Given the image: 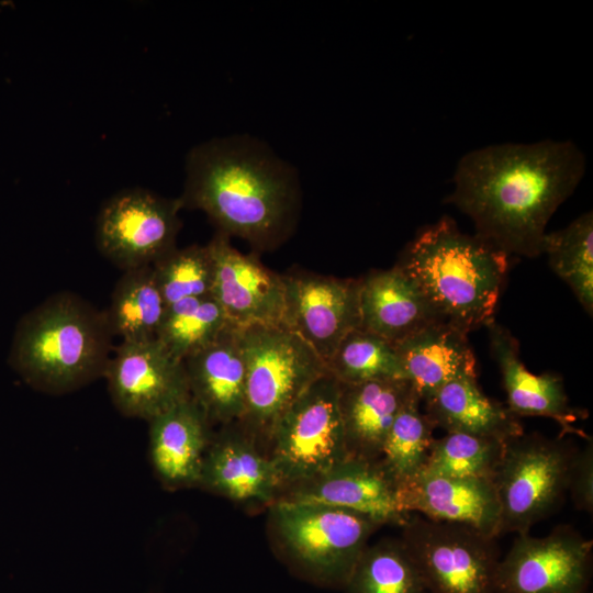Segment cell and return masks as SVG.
<instances>
[{
	"mask_svg": "<svg viewBox=\"0 0 593 593\" xmlns=\"http://www.w3.org/2000/svg\"><path fill=\"white\" fill-rule=\"evenodd\" d=\"M421 403V398L412 389L393 421L379 458L398 488L424 470L435 439V427L422 412Z\"/></svg>",
	"mask_w": 593,
	"mask_h": 593,
	"instance_id": "484cf974",
	"label": "cell"
},
{
	"mask_svg": "<svg viewBox=\"0 0 593 593\" xmlns=\"http://www.w3.org/2000/svg\"><path fill=\"white\" fill-rule=\"evenodd\" d=\"M467 335L435 322L394 345L405 379L422 401L454 378L477 373Z\"/></svg>",
	"mask_w": 593,
	"mask_h": 593,
	"instance_id": "cb8c5ba5",
	"label": "cell"
},
{
	"mask_svg": "<svg viewBox=\"0 0 593 593\" xmlns=\"http://www.w3.org/2000/svg\"><path fill=\"white\" fill-rule=\"evenodd\" d=\"M339 384L328 372L314 381L278 418L268 457L283 485L314 479L348 456L338 405Z\"/></svg>",
	"mask_w": 593,
	"mask_h": 593,
	"instance_id": "ba28073f",
	"label": "cell"
},
{
	"mask_svg": "<svg viewBox=\"0 0 593 593\" xmlns=\"http://www.w3.org/2000/svg\"><path fill=\"white\" fill-rule=\"evenodd\" d=\"M198 485L237 502H275L281 477L258 441L236 422L213 434Z\"/></svg>",
	"mask_w": 593,
	"mask_h": 593,
	"instance_id": "2e32d148",
	"label": "cell"
},
{
	"mask_svg": "<svg viewBox=\"0 0 593 593\" xmlns=\"http://www.w3.org/2000/svg\"><path fill=\"white\" fill-rule=\"evenodd\" d=\"M338 384L348 456L379 460L393 421L412 392L411 383L398 379Z\"/></svg>",
	"mask_w": 593,
	"mask_h": 593,
	"instance_id": "7402d4cb",
	"label": "cell"
},
{
	"mask_svg": "<svg viewBox=\"0 0 593 593\" xmlns=\"http://www.w3.org/2000/svg\"><path fill=\"white\" fill-rule=\"evenodd\" d=\"M326 369L344 384L406 380L394 345L360 327L345 336L326 362Z\"/></svg>",
	"mask_w": 593,
	"mask_h": 593,
	"instance_id": "f546056e",
	"label": "cell"
},
{
	"mask_svg": "<svg viewBox=\"0 0 593 593\" xmlns=\"http://www.w3.org/2000/svg\"><path fill=\"white\" fill-rule=\"evenodd\" d=\"M424 413L446 433H463L507 441L524 433L519 417L491 400L480 389L477 373H465L446 382L422 401Z\"/></svg>",
	"mask_w": 593,
	"mask_h": 593,
	"instance_id": "603a6c76",
	"label": "cell"
},
{
	"mask_svg": "<svg viewBox=\"0 0 593 593\" xmlns=\"http://www.w3.org/2000/svg\"><path fill=\"white\" fill-rule=\"evenodd\" d=\"M360 328L395 345L443 322L416 282L399 266L360 278Z\"/></svg>",
	"mask_w": 593,
	"mask_h": 593,
	"instance_id": "44dd1931",
	"label": "cell"
},
{
	"mask_svg": "<svg viewBox=\"0 0 593 593\" xmlns=\"http://www.w3.org/2000/svg\"><path fill=\"white\" fill-rule=\"evenodd\" d=\"M166 310L153 268L144 266L124 270L104 314L113 336L122 342H146L157 338Z\"/></svg>",
	"mask_w": 593,
	"mask_h": 593,
	"instance_id": "d4e9b609",
	"label": "cell"
},
{
	"mask_svg": "<svg viewBox=\"0 0 593 593\" xmlns=\"http://www.w3.org/2000/svg\"><path fill=\"white\" fill-rule=\"evenodd\" d=\"M593 541L569 525L542 537L517 535L500 559L494 593H586Z\"/></svg>",
	"mask_w": 593,
	"mask_h": 593,
	"instance_id": "8fae6325",
	"label": "cell"
},
{
	"mask_svg": "<svg viewBox=\"0 0 593 593\" xmlns=\"http://www.w3.org/2000/svg\"><path fill=\"white\" fill-rule=\"evenodd\" d=\"M206 246L214 266L211 295L228 322L237 328L282 325V273L266 267L255 254L240 253L232 246L230 237L220 232Z\"/></svg>",
	"mask_w": 593,
	"mask_h": 593,
	"instance_id": "5bb4252c",
	"label": "cell"
},
{
	"mask_svg": "<svg viewBox=\"0 0 593 593\" xmlns=\"http://www.w3.org/2000/svg\"><path fill=\"white\" fill-rule=\"evenodd\" d=\"M584 170L583 154L569 141L491 145L459 160L447 201L497 250L536 257L547 223Z\"/></svg>",
	"mask_w": 593,
	"mask_h": 593,
	"instance_id": "6da1fadb",
	"label": "cell"
},
{
	"mask_svg": "<svg viewBox=\"0 0 593 593\" xmlns=\"http://www.w3.org/2000/svg\"><path fill=\"white\" fill-rule=\"evenodd\" d=\"M246 362L244 414L238 422L257 441L268 436L284 411L318 378L325 362L283 325L239 328Z\"/></svg>",
	"mask_w": 593,
	"mask_h": 593,
	"instance_id": "8992f818",
	"label": "cell"
},
{
	"mask_svg": "<svg viewBox=\"0 0 593 593\" xmlns=\"http://www.w3.org/2000/svg\"><path fill=\"white\" fill-rule=\"evenodd\" d=\"M191 399L209 422H239L245 409L246 362L239 328L231 325L205 348L183 360Z\"/></svg>",
	"mask_w": 593,
	"mask_h": 593,
	"instance_id": "d6986e66",
	"label": "cell"
},
{
	"mask_svg": "<svg viewBox=\"0 0 593 593\" xmlns=\"http://www.w3.org/2000/svg\"><path fill=\"white\" fill-rule=\"evenodd\" d=\"M273 538L286 559L315 582L345 588L373 532L381 525L336 506L276 500Z\"/></svg>",
	"mask_w": 593,
	"mask_h": 593,
	"instance_id": "5b68a950",
	"label": "cell"
},
{
	"mask_svg": "<svg viewBox=\"0 0 593 593\" xmlns=\"http://www.w3.org/2000/svg\"><path fill=\"white\" fill-rule=\"evenodd\" d=\"M152 268L167 306L212 293L214 266L206 245L175 247L156 260Z\"/></svg>",
	"mask_w": 593,
	"mask_h": 593,
	"instance_id": "1f68e13d",
	"label": "cell"
},
{
	"mask_svg": "<svg viewBox=\"0 0 593 593\" xmlns=\"http://www.w3.org/2000/svg\"><path fill=\"white\" fill-rule=\"evenodd\" d=\"M282 325L301 337L325 362L351 331L360 327V279L304 270L282 273Z\"/></svg>",
	"mask_w": 593,
	"mask_h": 593,
	"instance_id": "7c38bea8",
	"label": "cell"
},
{
	"mask_svg": "<svg viewBox=\"0 0 593 593\" xmlns=\"http://www.w3.org/2000/svg\"><path fill=\"white\" fill-rule=\"evenodd\" d=\"M395 265L416 282L443 322L468 334L493 320L508 256L443 217L423 228Z\"/></svg>",
	"mask_w": 593,
	"mask_h": 593,
	"instance_id": "3957f363",
	"label": "cell"
},
{
	"mask_svg": "<svg viewBox=\"0 0 593 593\" xmlns=\"http://www.w3.org/2000/svg\"><path fill=\"white\" fill-rule=\"evenodd\" d=\"M182 208L203 211L217 232L254 250L278 248L294 232L301 188L293 166L249 135L219 137L188 154Z\"/></svg>",
	"mask_w": 593,
	"mask_h": 593,
	"instance_id": "7a4b0ae2",
	"label": "cell"
},
{
	"mask_svg": "<svg viewBox=\"0 0 593 593\" xmlns=\"http://www.w3.org/2000/svg\"><path fill=\"white\" fill-rule=\"evenodd\" d=\"M289 491L279 500L350 510L381 526H403L411 516L401 505L398 485L379 460L347 457L325 473L290 486Z\"/></svg>",
	"mask_w": 593,
	"mask_h": 593,
	"instance_id": "9a60e30c",
	"label": "cell"
},
{
	"mask_svg": "<svg viewBox=\"0 0 593 593\" xmlns=\"http://www.w3.org/2000/svg\"><path fill=\"white\" fill-rule=\"evenodd\" d=\"M112 337L104 312L74 293L59 292L20 320L9 362L31 387L67 393L103 377Z\"/></svg>",
	"mask_w": 593,
	"mask_h": 593,
	"instance_id": "277c9868",
	"label": "cell"
},
{
	"mask_svg": "<svg viewBox=\"0 0 593 593\" xmlns=\"http://www.w3.org/2000/svg\"><path fill=\"white\" fill-rule=\"evenodd\" d=\"M345 589L347 593H427L401 539L367 546Z\"/></svg>",
	"mask_w": 593,
	"mask_h": 593,
	"instance_id": "83f0119b",
	"label": "cell"
},
{
	"mask_svg": "<svg viewBox=\"0 0 593 593\" xmlns=\"http://www.w3.org/2000/svg\"><path fill=\"white\" fill-rule=\"evenodd\" d=\"M231 325L212 295L192 298L167 306L156 339L183 361L215 342Z\"/></svg>",
	"mask_w": 593,
	"mask_h": 593,
	"instance_id": "f1b7e54d",
	"label": "cell"
},
{
	"mask_svg": "<svg viewBox=\"0 0 593 593\" xmlns=\"http://www.w3.org/2000/svg\"><path fill=\"white\" fill-rule=\"evenodd\" d=\"M399 499L409 514L500 536V504L492 480L421 472L399 488Z\"/></svg>",
	"mask_w": 593,
	"mask_h": 593,
	"instance_id": "e0dca14e",
	"label": "cell"
},
{
	"mask_svg": "<svg viewBox=\"0 0 593 593\" xmlns=\"http://www.w3.org/2000/svg\"><path fill=\"white\" fill-rule=\"evenodd\" d=\"M181 209L179 198H165L147 189L118 192L98 214L97 247L123 270L152 266L176 247Z\"/></svg>",
	"mask_w": 593,
	"mask_h": 593,
	"instance_id": "30bf717a",
	"label": "cell"
},
{
	"mask_svg": "<svg viewBox=\"0 0 593 593\" xmlns=\"http://www.w3.org/2000/svg\"><path fill=\"white\" fill-rule=\"evenodd\" d=\"M506 441L463 433H446L435 438L422 472L492 480L502 460Z\"/></svg>",
	"mask_w": 593,
	"mask_h": 593,
	"instance_id": "4dcf8cb0",
	"label": "cell"
},
{
	"mask_svg": "<svg viewBox=\"0 0 593 593\" xmlns=\"http://www.w3.org/2000/svg\"><path fill=\"white\" fill-rule=\"evenodd\" d=\"M575 449L559 436L522 434L506 441L493 483L499 499L500 535L529 533L567 495L568 471Z\"/></svg>",
	"mask_w": 593,
	"mask_h": 593,
	"instance_id": "52a82bcc",
	"label": "cell"
},
{
	"mask_svg": "<svg viewBox=\"0 0 593 593\" xmlns=\"http://www.w3.org/2000/svg\"><path fill=\"white\" fill-rule=\"evenodd\" d=\"M552 271L572 290L591 316L593 312V216L586 212L564 228L546 233L541 254Z\"/></svg>",
	"mask_w": 593,
	"mask_h": 593,
	"instance_id": "4316f807",
	"label": "cell"
},
{
	"mask_svg": "<svg viewBox=\"0 0 593 593\" xmlns=\"http://www.w3.org/2000/svg\"><path fill=\"white\" fill-rule=\"evenodd\" d=\"M584 446L574 450L568 471L567 494L578 511L593 512V441L585 439Z\"/></svg>",
	"mask_w": 593,
	"mask_h": 593,
	"instance_id": "d6a6232c",
	"label": "cell"
},
{
	"mask_svg": "<svg viewBox=\"0 0 593 593\" xmlns=\"http://www.w3.org/2000/svg\"><path fill=\"white\" fill-rule=\"evenodd\" d=\"M149 423V459L164 485H198L203 459L212 439V424L190 398Z\"/></svg>",
	"mask_w": 593,
	"mask_h": 593,
	"instance_id": "ffe728a7",
	"label": "cell"
},
{
	"mask_svg": "<svg viewBox=\"0 0 593 593\" xmlns=\"http://www.w3.org/2000/svg\"><path fill=\"white\" fill-rule=\"evenodd\" d=\"M400 538L427 593H494L495 537L471 527L410 516Z\"/></svg>",
	"mask_w": 593,
	"mask_h": 593,
	"instance_id": "9c48e42d",
	"label": "cell"
},
{
	"mask_svg": "<svg viewBox=\"0 0 593 593\" xmlns=\"http://www.w3.org/2000/svg\"><path fill=\"white\" fill-rule=\"evenodd\" d=\"M490 348L496 361L506 394V407L517 417L542 416L553 419L560 435L589 438L575 423L582 412L571 406L563 380L556 373L530 372L519 356L517 339L493 318L486 325Z\"/></svg>",
	"mask_w": 593,
	"mask_h": 593,
	"instance_id": "ac0fdd59",
	"label": "cell"
},
{
	"mask_svg": "<svg viewBox=\"0 0 593 593\" xmlns=\"http://www.w3.org/2000/svg\"><path fill=\"white\" fill-rule=\"evenodd\" d=\"M103 377L113 404L128 417L148 422L191 398L183 361L157 339L122 342Z\"/></svg>",
	"mask_w": 593,
	"mask_h": 593,
	"instance_id": "4fadbf2b",
	"label": "cell"
}]
</instances>
